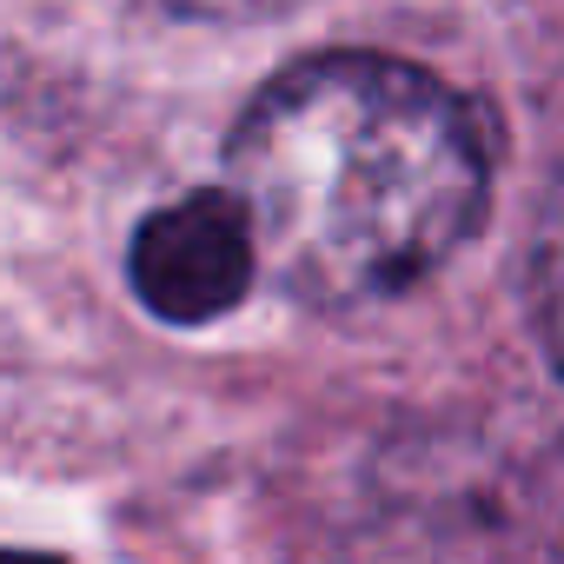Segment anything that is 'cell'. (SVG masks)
<instances>
[{"instance_id":"2","label":"cell","mask_w":564,"mask_h":564,"mask_svg":"<svg viewBox=\"0 0 564 564\" xmlns=\"http://www.w3.org/2000/svg\"><path fill=\"white\" fill-rule=\"evenodd\" d=\"M252 272H259V239L232 186L160 206L127 252V279L140 306L166 326H206L232 313L252 286Z\"/></svg>"},{"instance_id":"3","label":"cell","mask_w":564,"mask_h":564,"mask_svg":"<svg viewBox=\"0 0 564 564\" xmlns=\"http://www.w3.org/2000/svg\"><path fill=\"white\" fill-rule=\"evenodd\" d=\"M531 326L551 372L564 379V173L544 193V213L531 226Z\"/></svg>"},{"instance_id":"4","label":"cell","mask_w":564,"mask_h":564,"mask_svg":"<svg viewBox=\"0 0 564 564\" xmlns=\"http://www.w3.org/2000/svg\"><path fill=\"white\" fill-rule=\"evenodd\" d=\"M160 14H186V21H259V14H279L293 0H147Z\"/></svg>"},{"instance_id":"1","label":"cell","mask_w":564,"mask_h":564,"mask_svg":"<svg viewBox=\"0 0 564 564\" xmlns=\"http://www.w3.org/2000/svg\"><path fill=\"white\" fill-rule=\"evenodd\" d=\"M259 272L306 306H372L438 272L491 199V133L465 94L392 54L293 61L232 127Z\"/></svg>"},{"instance_id":"5","label":"cell","mask_w":564,"mask_h":564,"mask_svg":"<svg viewBox=\"0 0 564 564\" xmlns=\"http://www.w3.org/2000/svg\"><path fill=\"white\" fill-rule=\"evenodd\" d=\"M0 564H61V557H47V551H0Z\"/></svg>"}]
</instances>
